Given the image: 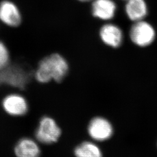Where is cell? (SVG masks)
<instances>
[{"label":"cell","instance_id":"6da1fadb","mask_svg":"<svg viewBox=\"0 0 157 157\" xmlns=\"http://www.w3.org/2000/svg\"><path fill=\"white\" fill-rule=\"evenodd\" d=\"M69 63L59 52H52L43 56L38 62L34 72V78L41 84L51 82L60 83L69 72Z\"/></svg>","mask_w":157,"mask_h":157},{"label":"cell","instance_id":"7a4b0ae2","mask_svg":"<svg viewBox=\"0 0 157 157\" xmlns=\"http://www.w3.org/2000/svg\"><path fill=\"white\" fill-rule=\"evenodd\" d=\"M129 36L134 45L140 48H146L154 43L157 32L151 23L143 20L133 22L130 28Z\"/></svg>","mask_w":157,"mask_h":157},{"label":"cell","instance_id":"3957f363","mask_svg":"<svg viewBox=\"0 0 157 157\" xmlns=\"http://www.w3.org/2000/svg\"><path fill=\"white\" fill-rule=\"evenodd\" d=\"M23 16L20 7L13 0L0 1V24L10 29L19 28Z\"/></svg>","mask_w":157,"mask_h":157},{"label":"cell","instance_id":"277c9868","mask_svg":"<svg viewBox=\"0 0 157 157\" xmlns=\"http://www.w3.org/2000/svg\"><path fill=\"white\" fill-rule=\"evenodd\" d=\"M61 133V128L53 118L44 117L40 121L35 136L40 143L51 144L59 140Z\"/></svg>","mask_w":157,"mask_h":157},{"label":"cell","instance_id":"5b68a950","mask_svg":"<svg viewBox=\"0 0 157 157\" xmlns=\"http://www.w3.org/2000/svg\"><path fill=\"white\" fill-rule=\"evenodd\" d=\"M98 36L104 45L113 49H117L123 44L124 34L118 25L111 22H104L98 29Z\"/></svg>","mask_w":157,"mask_h":157},{"label":"cell","instance_id":"8992f818","mask_svg":"<svg viewBox=\"0 0 157 157\" xmlns=\"http://www.w3.org/2000/svg\"><path fill=\"white\" fill-rule=\"evenodd\" d=\"M117 9L114 0H93L90 2L91 16L104 22H111L116 16Z\"/></svg>","mask_w":157,"mask_h":157},{"label":"cell","instance_id":"52a82bcc","mask_svg":"<svg viewBox=\"0 0 157 157\" xmlns=\"http://www.w3.org/2000/svg\"><path fill=\"white\" fill-rule=\"evenodd\" d=\"M88 133L96 141H105L109 139L113 133L111 123L106 118L97 117L93 118L88 125Z\"/></svg>","mask_w":157,"mask_h":157},{"label":"cell","instance_id":"ba28073f","mask_svg":"<svg viewBox=\"0 0 157 157\" xmlns=\"http://www.w3.org/2000/svg\"><path fill=\"white\" fill-rule=\"evenodd\" d=\"M29 76L22 68L11 65L0 71V82L12 87L22 89L28 82Z\"/></svg>","mask_w":157,"mask_h":157},{"label":"cell","instance_id":"9c48e42d","mask_svg":"<svg viewBox=\"0 0 157 157\" xmlns=\"http://www.w3.org/2000/svg\"><path fill=\"white\" fill-rule=\"evenodd\" d=\"M2 106L5 112L12 117L23 116L29 109L25 98L17 93H12L5 97L2 102Z\"/></svg>","mask_w":157,"mask_h":157},{"label":"cell","instance_id":"30bf717a","mask_svg":"<svg viewBox=\"0 0 157 157\" xmlns=\"http://www.w3.org/2000/svg\"><path fill=\"white\" fill-rule=\"evenodd\" d=\"M124 13L132 22L145 20L148 14V6L146 0H126Z\"/></svg>","mask_w":157,"mask_h":157},{"label":"cell","instance_id":"8fae6325","mask_svg":"<svg viewBox=\"0 0 157 157\" xmlns=\"http://www.w3.org/2000/svg\"><path fill=\"white\" fill-rule=\"evenodd\" d=\"M17 157H39L41 150L38 143L33 139L25 137L17 142L14 148Z\"/></svg>","mask_w":157,"mask_h":157},{"label":"cell","instance_id":"7c38bea8","mask_svg":"<svg viewBox=\"0 0 157 157\" xmlns=\"http://www.w3.org/2000/svg\"><path fill=\"white\" fill-rule=\"evenodd\" d=\"M76 157H103L100 148L92 141H83L75 148Z\"/></svg>","mask_w":157,"mask_h":157},{"label":"cell","instance_id":"4fadbf2b","mask_svg":"<svg viewBox=\"0 0 157 157\" xmlns=\"http://www.w3.org/2000/svg\"><path fill=\"white\" fill-rule=\"evenodd\" d=\"M11 54L6 43L0 40V71L11 65Z\"/></svg>","mask_w":157,"mask_h":157},{"label":"cell","instance_id":"5bb4252c","mask_svg":"<svg viewBox=\"0 0 157 157\" xmlns=\"http://www.w3.org/2000/svg\"><path fill=\"white\" fill-rule=\"evenodd\" d=\"M75 1L82 4H87V3H90L93 0H75Z\"/></svg>","mask_w":157,"mask_h":157},{"label":"cell","instance_id":"9a60e30c","mask_svg":"<svg viewBox=\"0 0 157 157\" xmlns=\"http://www.w3.org/2000/svg\"><path fill=\"white\" fill-rule=\"evenodd\" d=\"M122 1H126V0H122Z\"/></svg>","mask_w":157,"mask_h":157},{"label":"cell","instance_id":"2e32d148","mask_svg":"<svg viewBox=\"0 0 157 157\" xmlns=\"http://www.w3.org/2000/svg\"><path fill=\"white\" fill-rule=\"evenodd\" d=\"M0 25H1V24H0Z\"/></svg>","mask_w":157,"mask_h":157}]
</instances>
